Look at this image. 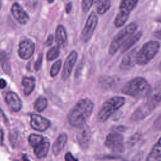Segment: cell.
I'll list each match as a JSON object with an SVG mask.
<instances>
[{
    "mask_svg": "<svg viewBox=\"0 0 161 161\" xmlns=\"http://www.w3.org/2000/svg\"><path fill=\"white\" fill-rule=\"evenodd\" d=\"M138 1V0H121L119 12L114 21V25L116 28H120L125 25L130 13L136 6Z\"/></svg>",
    "mask_w": 161,
    "mask_h": 161,
    "instance_id": "cell-6",
    "label": "cell"
},
{
    "mask_svg": "<svg viewBox=\"0 0 161 161\" xmlns=\"http://www.w3.org/2000/svg\"><path fill=\"white\" fill-rule=\"evenodd\" d=\"M137 48L127 52L123 57L119 65V68L122 70H129L132 69L135 64H136V53Z\"/></svg>",
    "mask_w": 161,
    "mask_h": 161,
    "instance_id": "cell-14",
    "label": "cell"
},
{
    "mask_svg": "<svg viewBox=\"0 0 161 161\" xmlns=\"http://www.w3.org/2000/svg\"><path fill=\"white\" fill-rule=\"evenodd\" d=\"M30 118L31 128L38 131H44L50 126V121L39 114L32 113Z\"/></svg>",
    "mask_w": 161,
    "mask_h": 161,
    "instance_id": "cell-13",
    "label": "cell"
},
{
    "mask_svg": "<svg viewBox=\"0 0 161 161\" xmlns=\"http://www.w3.org/2000/svg\"><path fill=\"white\" fill-rule=\"evenodd\" d=\"M153 36L158 39H161V29L156 31L153 33Z\"/></svg>",
    "mask_w": 161,
    "mask_h": 161,
    "instance_id": "cell-37",
    "label": "cell"
},
{
    "mask_svg": "<svg viewBox=\"0 0 161 161\" xmlns=\"http://www.w3.org/2000/svg\"><path fill=\"white\" fill-rule=\"evenodd\" d=\"M115 131H123L125 130V126H121V125H120V126H117L116 128H115Z\"/></svg>",
    "mask_w": 161,
    "mask_h": 161,
    "instance_id": "cell-38",
    "label": "cell"
},
{
    "mask_svg": "<svg viewBox=\"0 0 161 161\" xmlns=\"http://www.w3.org/2000/svg\"><path fill=\"white\" fill-rule=\"evenodd\" d=\"M160 69H161V62L160 63Z\"/></svg>",
    "mask_w": 161,
    "mask_h": 161,
    "instance_id": "cell-43",
    "label": "cell"
},
{
    "mask_svg": "<svg viewBox=\"0 0 161 161\" xmlns=\"http://www.w3.org/2000/svg\"><path fill=\"white\" fill-rule=\"evenodd\" d=\"M104 145L114 153H121L125 151L123 136L117 131L110 133L106 135Z\"/></svg>",
    "mask_w": 161,
    "mask_h": 161,
    "instance_id": "cell-7",
    "label": "cell"
},
{
    "mask_svg": "<svg viewBox=\"0 0 161 161\" xmlns=\"http://www.w3.org/2000/svg\"><path fill=\"white\" fill-rule=\"evenodd\" d=\"M148 81L142 77H136L127 82L121 89L123 94L135 99L147 97L151 91Z\"/></svg>",
    "mask_w": 161,
    "mask_h": 161,
    "instance_id": "cell-2",
    "label": "cell"
},
{
    "mask_svg": "<svg viewBox=\"0 0 161 161\" xmlns=\"http://www.w3.org/2000/svg\"><path fill=\"white\" fill-rule=\"evenodd\" d=\"M0 64L4 73L9 75L11 73V64L8 54L3 51L0 52Z\"/></svg>",
    "mask_w": 161,
    "mask_h": 161,
    "instance_id": "cell-24",
    "label": "cell"
},
{
    "mask_svg": "<svg viewBox=\"0 0 161 161\" xmlns=\"http://www.w3.org/2000/svg\"><path fill=\"white\" fill-rule=\"evenodd\" d=\"M78 57V53L75 50H72L65 58L62 72V79L67 80L70 75L73 67L75 65Z\"/></svg>",
    "mask_w": 161,
    "mask_h": 161,
    "instance_id": "cell-11",
    "label": "cell"
},
{
    "mask_svg": "<svg viewBox=\"0 0 161 161\" xmlns=\"http://www.w3.org/2000/svg\"><path fill=\"white\" fill-rule=\"evenodd\" d=\"M79 128L77 133V140L80 147L83 149H87L91 143V129L86 123L77 127Z\"/></svg>",
    "mask_w": 161,
    "mask_h": 161,
    "instance_id": "cell-10",
    "label": "cell"
},
{
    "mask_svg": "<svg viewBox=\"0 0 161 161\" xmlns=\"http://www.w3.org/2000/svg\"><path fill=\"white\" fill-rule=\"evenodd\" d=\"M142 36V33L141 31H138L135 34L134 33L132 36H131L121 48V52L125 53L128 50H129L130 48H131L135 44H136L139 41Z\"/></svg>",
    "mask_w": 161,
    "mask_h": 161,
    "instance_id": "cell-23",
    "label": "cell"
},
{
    "mask_svg": "<svg viewBox=\"0 0 161 161\" xmlns=\"http://www.w3.org/2000/svg\"><path fill=\"white\" fill-rule=\"evenodd\" d=\"M6 86V82L4 79H0V89H4Z\"/></svg>",
    "mask_w": 161,
    "mask_h": 161,
    "instance_id": "cell-36",
    "label": "cell"
},
{
    "mask_svg": "<svg viewBox=\"0 0 161 161\" xmlns=\"http://www.w3.org/2000/svg\"><path fill=\"white\" fill-rule=\"evenodd\" d=\"M156 107L157 106L155 104L147 100L146 102L142 104L135 110L131 114L130 119L134 122L142 121L147 117Z\"/></svg>",
    "mask_w": 161,
    "mask_h": 161,
    "instance_id": "cell-9",
    "label": "cell"
},
{
    "mask_svg": "<svg viewBox=\"0 0 161 161\" xmlns=\"http://www.w3.org/2000/svg\"><path fill=\"white\" fill-rule=\"evenodd\" d=\"M42 60H43V53H41L39 55V56L37 58V60L36 61V62L35 64V69L36 71H38V70L40 69L41 65H42Z\"/></svg>",
    "mask_w": 161,
    "mask_h": 161,
    "instance_id": "cell-32",
    "label": "cell"
},
{
    "mask_svg": "<svg viewBox=\"0 0 161 161\" xmlns=\"http://www.w3.org/2000/svg\"><path fill=\"white\" fill-rule=\"evenodd\" d=\"M5 101L11 109L14 112L19 111L22 108V101L18 94L14 92H8L6 94Z\"/></svg>",
    "mask_w": 161,
    "mask_h": 161,
    "instance_id": "cell-16",
    "label": "cell"
},
{
    "mask_svg": "<svg viewBox=\"0 0 161 161\" xmlns=\"http://www.w3.org/2000/svg\"><path fill=\"white\" fill-rule=\"evenodd\" d=\"M102 1H103V0H93V1H94V3H97V4H99L100 2H101Z\"/></svg>",
    "mask_w": 161,
    "mask_h": 161,
    "instance_id": "cell-40",
    "label": "cell"
},
{
    "mask_svg": "<svg viewBox=\"0 0 161 161\" xmlns=\"http://www.w3.org/2000/svg\"><path fill=\"white\" fill-rule=\"evenodd\" d=\"M55 39L58 45H62L67 41V33L65 28L62 25H58L56 28Z\"/></svg>",
    "mask_w": 161,
    "mask_h": 161,
    "instance_id": "cell-22",
    "label": "cell"
},
{
    "mask_svg": "<svg viewBox=\"0 0 161 161\" xmlns=\"http://www.w3.org/2000/svg\"><path fill=\"white\" fill-rule=\"evenodd\" d=\"M65 160L66 161H76L77 160V158H75L70 152H67L65 155Z\"/></svg>",
    "mask_w": 161,
    "mask_h": 161,
    "instance_id": "cell-33",
    "label": "cell"
},
{
    "mask_svg": "<svg viewBox=\"0 0 161 161\" xmlns=\"http://www.w3.org/2000/svg\"><path fill=\"white\" fill-rule=\"evenodd\" d=\"M67 135L65 133H62L59 135L52 147V153L54 155L57 156L62 152L67 143Z\"/></svg>",
    "mask_w": 161,
    "mask_h": 161,
    "instance_id": "cell-18",
    "label": "cell"
},
{
    "mask_svg": "<svg viewBox=\"0 0 161 161\" xmlns=\"http://www.w3.org/2000/svg\"><path fill=\"white\" fill-rule=\"evenodd\" d=\"M23 92L25 95L30 94L35 89V80L33 77H24L22 79Z\"/></svg>",
    "mask_w": 161,
    "mask_h": 161,
    "instance_id": "cell-21",
    "label": "cell"
},
{
    "mask_svg": "<svg viewBox=\"0 0 161 161\" xmlns=\"http://www.w3.org/2000/svg\"><path fill=\"white\" fill-rule=\"evenodd\" d=\"M142 137V135L140 133H135L132 135L128 140V144L130 146H133L140 140Z\"/></svg>",
    "mask_w": 161,
    "mask_h": 161,
    "instance_id": "cell-30",
    "label": "cell"
},
{
    "mask_svg": "<svg viewBox=\"0 0 161 161\" xmlns=\"http://www.w3.org/2000/svg\"><path fill=\"white\" fill-rule=\"evenodd\" d=\"M62 60H58L53 64L50 70V75L52 77H55L58 74L62 66Z\"/></svg>",
    "mask_w": 161,
    "mask_h": 161,
    "instance_id": "cell-29",
    "label": "cell"
},
{
    "mask_svg": "<svg viewBox=\"0 0 161 161\" xmlns=\"http://www.w3.org/2000/svg\"><path fill=\"white\" fill-rule=\"evenodd\" d=\"M53 42V36L52 35H50L48 36V37L47 38L46 42H45V44L46 46L48 47V46L51 45L52 44Z\"/></svg>",
    "mask_w": 161,
    "mask_h": 161,
    "instance_id": "cell-34",
    "label": "cell"
},
{
    "mask_svg": "<svg viewBox=\"0 0 161 161\" xmlns=\"http://www.w3.org/2000/svg\"><path fill=\"white\" fill-rule=\"evenodd\" d=\"M125 103V98L116 96L106 101L101 106L97 116L100 123L106 122L114 113L119 110Z\"/></svg>",
    "mask_w": 161,
    "mask_h": 161,
    "instance_id": "cell-3",
    "label": "cell"
},
{
    "mask_svg": "<svg viewBox=\"0 0 161 161\" xmlns=\"http://www.w3.org/2000/svg\"><path fill=\"white\" fill-rule=\"evenodd\" d=\"M155 20V21H157V22H158V23H161V15H160V16H158L157 18H156Z\"/></svg>",
    "mask_w": 161,
    "mask_h": 161,
    "instance_id": "cell-39",
    "label": "cell"
},
{
    "mask_svg": "<svg viewBox=\"0 0 161 161\" xmlns=\"http://www.w3.org/2000/svg\"><path fill=\"white\" fill-rule=\"evenodd\" d=\"M43 139V136L42 135L35 134V133L30 134L28 138V143L32 148L35 147L36 145L40 143Z\"/></svg>",
    "mask_w": 161,
    "mask_h": 161,
    "instance_id": "cell-28",
    "label": "cell"
},
{
    "mask_svg": "<svg viewBox=\"0 0 161 161\" xmlns=\"http://www.w3.org/2000/svg\"><path fill=\"white\" fill-rule=\"evenodd\" d=\"M60 55V47L59 45L54 46L52 47L47 53V60L48 61H52L56 59Z\"/></svg>",
    "mask_w": 161,
    "mask_h": 161,
    "instance_id": "cell-27",
    "label": "cell"
},
{
    "mask_svg": "<svg viewBox=\"0 0 161 161\" xmlns=\"http://www.w3.org/2000/svg\"><path fill=\"white\" fill-rule=\"evenodd\" d=\"M138 25L135 22H131L120 30L113 38L108 52L111 55H114L119 50L128 38L132 36L137 30Z\"/></svg>",
    "mask_w": 161,
    "mask_h": 161,
    "instance_id": "cell-4",
    "label": "cell"
},
{
    "mask_svg": "<svg viewBox=\"0 0 161 161\" xmlns=\"http://www.w3.org/2000/svg\"><path fill=\"white\" fill-rule=\"evenodd\" d=\"M94 3L93 0H82L81 3V8L83 13H86L89 11Z\"/></svg>",
    "mask_w": 161,
    "mask_h": 161,
    "instance_id": "cell-31",
    "label": "cell"
},
{
    "mask_svg": "<svg viewBox=\"0 0 161 161\" xmlns=\"http://www.w3.org/2000/svg\"><path fill=\"white\" fill-rule=\"evenodd\" d=\"M11 11L14 18L19 23L25 25L29 21L28 14L18 3H14L12 5Z\"/></svg>",
    "mask_w": 161,
    "mask_h": 161,
    "instance_id": "cell-15",
    "label": "cell"
},
{
    "mask_svg": "<svg viewBox=\"0 0 161 161\" xmlns=\"http://www.w3.org/2000/svg\"><path fill=\"white\" fill-rule=\"evenodd\" d=\"M160 48L158 41L150 40L144 43L137 51L136 64L145 65L149 63L157 54Z\"/></svg>",
    "mask_w": 161,
    "mask_h": 161,
    "instance_id": "cell-5",
    "label": "cell"
},
{
    "mask_svg": "<svg viewBox=\"0 0 161 161\" xmlns=\"http://www.w3.org/2000/svg\"><path fill=\"white\" fill-rule=\"evenodd\" d=\"M97 22L98 18L96 13L92 11L88 16L80 34V39L83 42H87L91 38L97 26Z\"/></svg>",
    "mask_w": 161,
    "mask_h": 161,
    "instance_id": "cell-8",
    "label": "cell"
},
{
    "mask_svg": "<svg viewBox=\"0 0 161 161\" xmlns=\"http://www.w3.org/2000/svg\"><path fill=\"white\" fill-rule=\"evenodd\" d=\"M147 98V100L149 101L156 106L161 103V85L157 86L153 89H151Z\"/></svg>",
    "mask_w": 161,
    "mask_h": 161,
    "instance_id": "cell-20",
    "label": "cell"
},
{
    "mask_svg": "<svg viewBox=\"0 0 161 161\" xmlns=\"http://www.w3.org/2000/svg\"><path fill=\"white\" fill-rule=\"evenodd\" d=\"M53 1H54V0H48V3H53Z\"/></svg>",
    "mask_w": 161,
    "mask_h": 161,
    "instance_id": "cell-41",
    "label": "cell"
},
{
    "mask_svg": "<svg viewBox=\"0 0 161 161\" xmlns=\"http://www.w3.org/2000/svg\"><path fill=\"white\" fill-rule=\"evenodd\" d=\"M72 4L71 2H69L65 6V11L67 13H69L72 9Z\"/></svg>",
    "mask_w": 161,
    "mask_h": 161,
    "instance_id": "cell-35",
    "label": "cell"
},
{
    "mask_svg": "<svg viewBox=\"0 0 161 161\" xmlns=\"http://www.w3.org/2000/svg\"><path fill=\"white\" fill-rule=\"evenodd\" d=\"M48 101L47 99L43 96L38 97L34 103V109L38 112H42L47 106Z\"/></svg>",
    "mask_w": 161,
    "mask_h": 161,
    "instance_id": "cell-25",
    "label": "cell"
},
{
    "mask_svg": "<svg viewBox=\"0 0 161 161\" xmlns=\"http://www.w3.org/2000/svg\"><path fill=\"white\" fill-rule=\"evenodd\" d=\"M1 6H2V3H1V0H0V10H1Z\"/></svg>",
    "mask_w": 161,
    "mask_h": 161,
    "instance_id": "cell-42",
    "label": "cell"
},
{
    "mask_svg": "<svg viewBox=\"0 0 161 161\" xmlns=\"http://www.w3.org/2000/svg\"><path fill=\"white\" fill-rule=\"evenodd\" d=\"M146 160L148 161L161 160V137L153 146Z\"/></svg>",
    "mask_w": 161,
    "mask_h": 161,
    "instance_id": "cell-19",
    "label": "cell"
},
{
    "mask_svg": "<svg viewBox=\"0 0 161 161\" xmlns=\"http://www.w3.org/2000/svg\"><path fill=\"white\" fill-rule=\"evenodd\" d=\"M94 103L89 98H83L77 101L68 114V121L70 125L78 127L86 123L94 109Z\"/></svg>",
    "mask_w": 161,
    "mask_h": 161,
    "instance_id": "cell-1",
    "label": "cell"
},
{
    "mask_svg": "<svg viewBox=\"0 0 161 161\" xmlns=\"http://www.w3.org/2000/svg\"><path fill=\"white\" fill-rule=\"evenodd\" d=\"M34 51L35 43L31 40H25L19 43L18 53L21 59H29L33 55Z\"/></svg>",
    "mask_w": 161,
    "mask_h": 161,
    "instance_id": "cell-12",
    "label": "cell"
},
{
    "mask_svg": "<svg viewBox=\"0 0 161 161\" xmlns=\"http://www.w3.org/2000/svg\"><path fill=\"white\" fill-rule=\"evenodd\" d=\"M34 154L38 158H43L47 156L50 148V142L46 137H43L42 141L33 148Z\"/></svg>",
    "mask_w": 161,
    "mask_h": 161,
    "instance_id": "cell-17",
    "label": "cell"
},
{
    "mask_svg": "<svg viewBox=\"0 0 161 161\" xmlns=\"http://www.w3.org/2000/svg\"><path fill=\"white\" fill-rule=\"evenodd\" d=\"M111 4V0H103L99 3L96 8V12L98 14L102 15L106 13L110 8Z\"/></svg>",
    "mask_w": 161,
    "mask_h": 161,
    "instance_id": "cell-26",
    "label": "cell"
}]
</instances>
